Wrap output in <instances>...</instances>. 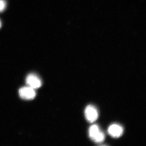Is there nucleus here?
<instances>
[{
	"label": "nucleus",
	"mask_w": 146,
	"mask_h": 146,
	"mask_svg": "<svg viewBox=\"0 0 146 146\" xmlns=\"http://www.w3.org/2000/svg\"><path fill=\"white\" fill-rule=\"evenodd\" d=\"M89 132L90 138L96 143H101L104 141V133L100 131L99 127L96 125L91 126L89 128Z\"/></svg>",
	"instance_id": "nucleus-1"
},
{
	"label": "nucleus",
	"mask_w": 146,
	"mask_h": 146,
	"mask_svg": "<svg viewBox=\"0 0 146 146\" xmlns=\"http://www.w3.org/2000/svg\"><path fill=\"white\" fill-rule=\"evenodd\" d=\"M85 115L86 120L90 123H93L96 121L98 117V110L94 106L89 105L85 110Z\"/></svg>",
	"instance_id": "nucleus-2"
},
{
	"label": "nucleus",
	"mask_w": 146,
	"mask_h": 146,
	"mask_svg": "<svg viewBox=\"0 0 146 146\" xmlns=\"http://www.w3.org/2000/svg\"><path fill=\"white\" fill-rule=\"evenodd\" d=\"M19 93L20 97L24 100H33L36 96L34 89L30 86L21 88L19 90Z\"/></svg>",
	"instance_id": "nucleus-3"
},
{
	"label": "nucleus",
	"mask_w": 146,
	"mask_h": 146,
	"mask_svg": "<svg viewBox=\"0 0 146 146\" xmlns=\"http://www.w3.org/2000/svg\"><path fill=\"white\" fill-rule=\"evenodd\" d=\"M26 82L29 86L34 89H38L42 85L41 80L34 74H30L27 76Z\"/></svg>",
	"instance_id": "nucleus-4"
},
{
	"label": "nucleus",
	"mask_w": 146,
	"mask_h": 146,
	"mask_svg": "<svg viewBox=\"0 0 146 146\" xmlns=\"http://www.w3.org/2000/svg\"><path fill=\"white\" fill-rule=\"evenodd\" d=\"M123 129L121 126L117 124H113L108 128V132L110 135L114 138H119L123 133Z\"/></svg>",
	"instance_id": "nucleus-5"
},
{
	"label": "nucleus",
	"mask_w": 146,
	"mask_h": 146,
	"mask_svg": "<svg viewBox=\"0 0 146 146\" xmlns=\"http://www.w3.org/2000/svg\"><path fill=\"white\" fill-rule=\"evenodd\" d=\"M6 5L5 0H0V12H3L5 9Z\"/></svg>",
	"instance_id": "nucleus-6"
},
{
	"label": "nucleus",
	"mask_w": 146,
	"mask_h": 146,
	"mask_svg": "<svg viewBox=\"0 0 146 146\" xmlns=\"http://www.w3.org/2000/svg\"><path fill=\"white\" fill-rule=\"evenodd\" d=\"M1 26V21H0V28Z\"/></svg>",
	"instance_id": "nucleus-7"
}]
</instances>
